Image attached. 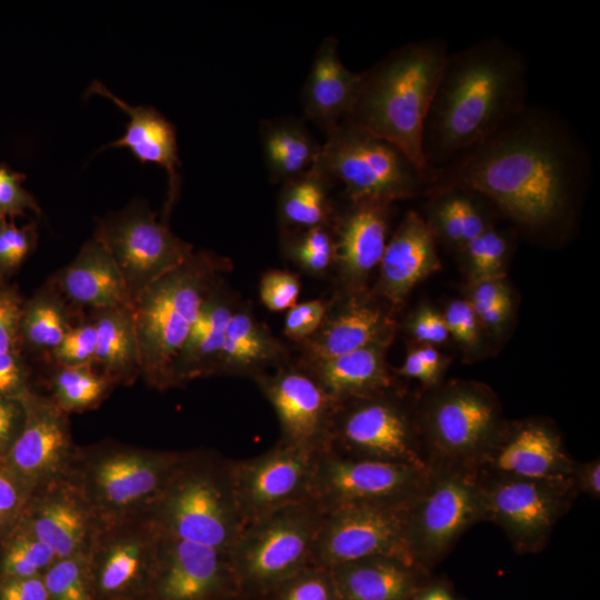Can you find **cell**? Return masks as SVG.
<instances>
[{
  "label": "cell",
  "instance_id": "obj_49",
  "mask_svg": "<svg viewBox=\"0 0 600 600\" xmlns=\"http://www.w3.org/2000/svg\"><path fill=\"white\" fill-rule=\"evenodd\" d=\"M328 302L319 299H313L297 303L287 311L283 324V333L290 340L303 342L321 326Z\"/></svg>",
  "mask_w": 600,
  "mask_h": 600
},
{
  "label": "cell",
  "instance_id": "obj_7",
  "mask_svg": "<svg viewBox=\"0 0 600 600\" xmlns=\"http://www.w3.org/2000/svg\"><path fill=\"white\" fill-rule=\"evenodd\" d=\"M183 456L126 446L77 451L69 478L99 520L119 518L148 511Z\"/></svg>",
  "mask_w": 600,
  "mask_h": 600
},
{
  "label": "cell",
  "instance_id": "obj_24",
  "mask_svg": "<svg viewBox=\"0 0 600 600\" xmlns=\"http://www.w3.org/2000/svg\"><path fill=\"white\" fill-rule=\"evenodd\" d=\"M390 321L380 307L358 297L328 303L324 319L310 338L301 342V363L327 360L358 349L388 343Z\"/></svg>",
  "mask_w": 600,
  "mask_h": 600
},
{
  "label": "cell",
  "instance_id": "obj_19",
  "mask_svg": "<svg viewBox=\"0 0 600 600\" xmlns=\"http://www.w3.org/2000/svg\"><path fill=\"white\" fill-rule=\"evenodd\" d=\"M146 600H237L228 552L162 534Z\"/></svg>",
  "mask_w": 600,
  "mask_h": 600
},
{
  "label": "cell",
  "instance_id": "obj_39",
  "mask_svg": "<svg viewBox=\"0 0 600 600\" xmlns=\"http://www.w3.org/2000/svg\"><path fill=\"white\" fill-rule=\"evenodd\" d=\"M57 559L47 543L17 526L0 541V581L42 576Z\"/></svg>",
  "mask_w": 600,
  "mask_h": 600
},
{
  "label": "cell",
  "instance_id": "obj_50",
  "mask_svg": "<svg viewBox=\"0 0 600 600\" xmlns=\"http://www.w3.org/2000/svg\"><path fill=\"white\" fill-rule=\"evenodd\" d=\"M30 387V368L24 354L0 352V397L20 400Z\"/></svg>",
  "mask_w": 600,
  "mask_h": 600
},
{
  "label": "cell",
  "instance_id": "obj_5",
  "mask_svg": "<svg viewBox=\"0 0 600 600\" xmlns=\"http://www.w3.org/2000/svg\"><path fill=\"white\" fill-rule=\"evenodd\" d=\"M147 512L162 534L228 552L244 527L230 459L211 451L184 452Z\"/></svg>",
  "mask_w": 600,
  "mask_h": 600
},
{
  "label": "cell",
  "instance_id": "obj_22",
  "mask_svg": "<svg viewBox=\"0 0 600 600\" xmlns=\"http://www.w3.org/2000/svg\"><path fill=\"white\" fill-rule=\"evenodd\" d=\"M99 522L80 489L67 477L33 492L17 526L47 543L57 558H66L88 552Z\"/></svg>",
  "mask_w": 600,
  "mask_h": 600
},
{
  "label": "cell",
  "instance_id": "obj_30",
  "mask_svg": "<svg viewBox=\"0 0 600 600\" xmlns=\"http://www.w3.org/2000/svg\"><path fill=\"white\" fill-rule=\"evenodd\" d=\"M361 82L340 60L337 40L326 39L318 49L303 91L306 116L328 129L349 114Z\"/></svg>",
  "mask_w": 600,
  "mask_h": 600
},
{
  "label": "cell",
  "instance_id": "obj_38",
  "mask_svg": "<svg viewBox=\"0 0 600 600\" xmlns=\"http://www.w3.org/2000/svg\"><path fill=\"white\" fill-rule=\"evenodd\" d=\"M112 383L93 366L57 367L51 378L50 397L67 414L96 407Z\"/></svg>",
  "mask_w": 600,
  "mask_h": 600
},
{
  "label": "cell",
  "instance_id": "obj_28",
  "mask_svg": "<svg viewBox=\"0 0 600 600\" xmlns=\"http://www.w3.org/2000/svg\"><path fill=\"white\" fill-rule=\"evenodd\" d=\"M222 281L203 301L196 321L172 362L170 388L217 374L227 326L238 308L234 298Z\"/></svg>",
  "mask_w": 600,
  "mask_h": 600
},
{
  "label": "cell",
  "instance_id": "obj_14",
  "mask_svg": "<svg viewBox=\"0 0 600 600\" xmlns=\"http://www.w3.org/2000/svg\"><path fill=\"white\" fill-rule=\"evenodd\" d=\"M417 420L428 467L471 469L501 426L494 400L462 386L434 396Z\"/></svg>",
  "mask_w": 600,
  "mask_h": 600
},
{
  "label": "cell",
  "instance_id": "obj_44",
  "mask_svg": "<svg viewBox=\"0 0 600 600\" xmlns=\"http://www.w3.org/2000/svg\"><path fill=\"white\" fill-rule=\"evenodd\" d=\"M461 249L478 282L498 278L509 251V240L492 227Z\"/></svg>",
  "mask_w": 600,
  "mask_h": 600
},
{
  "label": "cell",
  "instance_id": "obj_62",
  "mask_svg": "<svg viewBox=\"0 0 600 600\" xmlns=\"http://www.w3.org/2000/svg\"><path fill=\"white\" fill-rule=\"evenodd\" d=\"M237 600H257V599H253V598H249V597H244V596H241L240 598H238Z\"/></svg>",
  "mask_w": 600,
  "mask_h": 600
},
{
  "label": "cell",
  "instance_id": "obj_31",
  "mask_svg": "<svg viewBox=\"0 0 600 600\" xmlns=\"http://www.w3.org/2000/svg\"><path fill=\"white\" fill-rule=\"evenodd\" d=\"M298 366L309 373L337 404L392 387L384 363V343Z\"/></svg>",
  "mask_w": 600,
  "mask_h": 600
},
{
  "label": "cell",
  "instance_id": "obj_17",
  "mask_svg": "<svg viewBox=\"0 0 600 600\" xmlns=\"http://www.w3.org/2000/svg\"><path fill=\"white\" fill-rule=\"evenodd\" d=\"M318 453L279 440L261 454L230 459L234 494L244 526L287 506L312 499Z\"/></svg>",
  "mask_w": 600,
  "mask_h": 600
},
{
  "label": "cell",
  "instance_id": "obj_32",
  "mask_svg": "<svg viewBox=\"0 0 600 600\" xmlns=\"http://www.w3.org/2000/svg\"><path fill=\"white\" fill-rule=\"evenodd\" d=\"M284 344L249 307H238L226 330L217 374L256 378L271 367L287 364Z\"/></svg>",
  "mask_w": 600,
  "mask_h": 600
},
{
  "label": "cell",
  "instance_id": "obj_33",
  "mask_svg": "<svg viewBox=\"0 0 600 600\" xmlns=\"http://www.w3.org/2000/svg\"><path fill=\"white\" fill-rule=\"evenodd\" d=\"M97 332L94 363L112 384H131L141 377V354L132 306L93 310Z\"/></svg>",
  "mask_w": 600,
  "mask_h": 600
},
{
  "label": "cell",
  "instance_id": "obj_58",
  "mask_svg": "<svg viewBox=\"0 0 600 600\" xmlns=\"http://www.w3.org/2000/svg\"><path fill=\"white\" fill-rule=\"evenodd\" d=\"M411 600H467L446 577L433 573L414 592Z\"/></svg>",
  "mask_w": 600,
  "mask_h": 600
},
{
  "label": "cell",
  "instance_id": "obj_60",
  "mask_svg": "<svg viewBox=\"0 0 600 600\" xmlns=\"http://www.w3.org/2000/svg\"><path fill=\"white\" fill-rule=\"evenodd\" d=\"M511 308V302L493 304L478 311L476 314L481 321L490 327H497L501 324L507 318Z\"/></svg>",
  "mask_w": 600,
  "mask_h": 600
},
{
  "label": "cell",
  "instance_id": "obj_2",
  "mask_svg": "<svg viewBox=\"0 0 600 600\" xmlns=\"http://www.w3.org/2000/svg\"><path fill=\"white\" fill-rule=\"evenodd\" d=\"M528 72L524 54L498 37L449 51L423 128L429 177L528 104Z\"/></svg>",
  "mask_w": 600,
  "mask_h": 600
},
{
  "label": "cell",
  "instance_id": "obj_45",
  "mask_svg": "<svg viewBox=\"0 0 600 600\" xmlns=\"http://www.w3.org/2000/svg\"><path fill=\"white\" fill-rule=\"evenodd\" d=\"M97 332L92 320L73 324L49 353L57 367L93 366Z\"/></svg>",
  "mask_w": 600,
  "mask_h": 600
},
{
  "label": "cell",
  "instance_id": "obj_52",
  "mask_svg": "<svg viewBox=\"0 0 600 600\" xmlns=\"http://www.w3.org/2000/svg\"><path fill=\"white\" fill-rule=\"evenodd\" d=\"M449 333L466 344L477 339V314L470 301L457 300L449 304L444 314Z\"/></svg>",
  "mask_w": 600,
  "mask_h": 600
},
{
  "label": "cell",
  "instance_id": "obj_41",
  "mask_svg": "<svg viewBox=\"0 0 600 600\" xmlns=\"http://www.w3.org/2000/svg\"><path fill=\"white\" fill-rule=\"evenodd\" d=\"M284 244L290 259L307 273L320 276L334 264V236L327 226L302 229Z\"/></svg>",
  "mask_w": 600,
  "mask_h": 600
},
{
  "label": "cell",
  "instance_id": "obj_47",
  "mask_svg": "<svg viewBox=\"0 0 600 600\" xmlns=\"http://www.w3.org/2000/svg\"><path fill=\"white\" fill-rule=\"evenodd\" d=\"M301 283L298 276L286 270H269L259 282L261 303L272 312L288 311L298 302Z\"/></svg>",
  "mask_w": 600,
  "mask_h": 600
},
{
  "label": "cell",
  "instance_id": "obj_59",
  "mask_svg": "<svg viewBox=\"0 0 600 600\" xmlns=\"http://www.w3.org/2000/svg\"><path fill=\"white\" fill-rule=\"evenodd\" d=\"M398 372L401 376L418 379L423 384H427V386H431L437 382V380L420 362V360L417 358L413 351L408 353L402 366L398 369Z\"/></svg>",
  "mask_w": 600,
  "mask_h": 600
},
{
  "label": "cell",
  "instance_id": "obj_55",
  "mask_svg": "<svg viewBox=\"0 0 600 600\" xmlns=\"http://www.w3.org/2000/svg\"><path fill=\"white\" fill-rule=\"evenodd\" d=\"M412 332L418 340L428 343L443 342L450 334L444 318L430 309H423L416 316Z\"/></svg>",
  "mask_w": 600,
  "mask_h": 600
},
{
  "label": "cell",
  "instance_id": "obj_42",
  "mask_svg": "<svg viewBox=\"0 0 600 600\" xmlns=\"http://www.w3.org/2000/svg\"><path fill=\"white\" fill-rule=\"evenodd\" d=\"M38 243L36 221L18 226L0 218V281L10 279L21 269Z\"/></svg>",
  "mask_w": 600,
  "mask_h": 600
},
{
  "label": "cell",
  "instance_id": "obj_1",
  "mask_svg": "<svg viewBox=\"0 0 600 600\" xmlns=\"http://www.w3.org/2000/svg\"><path fill=\"white\" fill-rule=\"evenodd\" d=\"M592 174L588 147L558 111L527 104L492 134L431 172L427 193L470 189L530 231L561 223Z\"/></svg>",
  "mask_w": 600,
  "mask_h": 600
},
{
  "label": "cell",
  "instance_id": "obj_51",
  "mask_svg": "<svg viewBox=\"0 0 600 600\" xmlns=\"http://www.w3.org/2000/svg\"><path fill=\"white\" fill-rule=\"evenodd\" d=\"M28 498L19 483L0 467V541L18 524Z\"/></svg>",
  "mask_w": 600,
  "mask_h": 600
},
{
  "label": "cell",
  "instance_id": "obj_9",
  "mask_svg": "<svg viewBox=\"0 0 600 600\" xmlns=\"http://www.w3.org/2000/svg\"><path fill=\"white\" fill-rule=\"evenodd\" d=\"M422 489L406 511L410 559L432 571L474 524L486 522L481 486L468 468L429 466Z\"/></svg>",
  "mask_w": 600,
  "mask_h": 600
},
{
  "label": "cell",
  "instance_id": "obj_3",
  "mask_svg": "<svg viewBox=\"0 0 600 600\" xmlns=\"http://www.w3.org/2000/svg\"><path fill=\"white\" fill-rule=\"evenodd\" d=\"M448 53L447 41L438 37L396 49L361 73L356 101L343 119L393 144L427 180L423 128Z\"/></svg>",
  "mask_w": 600,
  "mask_h": 600
},
{
  "label": "cell",
  "instance_id": "obj_21",
  "mask_svg": "<svg viewBox=\"0 0 600 600\" xmlns=\"http://www.w3.org/2000/svg\"><path fill=\"white\" fill-rule=\"evenodd\" d=\"M253 380L276 412L280 441L316 452L329 448L337 403L309 373L287 363Z\"/></svg>",
  "mask_w": 600,
  "mask_h": 600
},
{
  "label": "cell",
  "instance_id": "obj_54",
  "mask_svg": "<svg viewBox=\"0 0 600 600\" xmlns=\"http://www.w3.org/2000/svg\"><path fill=\"white\" fill-rule=\"evenodd\" d=\"M0 600H49L42 576L0 581Z\"/></svg>",
  "mask_w": 600,
  "mask_h": 600
},
{
  "label": "cell",
  "instance_id": "obj_16",
  "mask_svg": "<svg viewBox=\"0 0 600 600\" xmlns=\"http://www.w3.org/2000/svg\"><path fill=\"white\" fill-rule=\"evenodd\" d=\"M22 429L0 461L30 497L39 489L69 477L76 459L68 414L50 397L29 390L21 399Z\"/></svg>",
  "mask_w": 600,
  "mask_h": 600
},
{
  "label": "cell",
  "instance_id": "obj_56",
  "mask_svg": "<svg viewBox=\"0 0 600 600\" xmlns=\"http://www.w3.org/2000/svg\"><path fill=\"white\" fill-rule=\"evenodd\" d=\"M571 481L579 494H587L592 499L600 498V459L596 458L588 461L574 460L571 474Z\"/></svg>",
  "mask_w": 600,
  "mask_h": 600
},
{
  "label": "cell",
  "instance_id": "obj_61",
  "mask_svg": "<svg viewBox=\"0 0 600 600\" xmlns=\"http://www.w3.org/2000/svg\"><path fill=\"white\" fill-rule=\"evenodd\" d=\"M413 352L426 369L431 373V376L437 380L441 366L438 351L430 346H426L416 349Z\"/></svg>",
  "mask_w": 600,
  "mask_h": 600
},
{
  "label": "cell",
  "instance_id": "obj_20",
  "mask_svg": "<svg viewBox=\"0 0 600 600\" xmlns=\"http://www.w3.org/2000/svg\"><path fill=\"white\" fill-rule=\"evenodd\" d=\"M574 460L553 428L529 420L500 426L470 470L479 480H559L570 478Z\"/></svg>",
  "mask_w": 600,
  "mask_h": 600
},
{
  "label": "cell",
  "instance_id": "obj_53",
  "mask_svg": "<svg viewBox=\"0 0 600 600\" xmlns=\"http://www.w3.org/2000/svg\"><path fill=\"white\" fill-rule=\"evenodd\" d=\"M24 421L21 400L0 397V461L17 440Z\"/></svg>",
  "mask_w": 600,
  "mask_h": 600
},
{
  "label": "cell",
  "instance_id": "obj_43",
  "mask_svg": "<svg viewBox=\"0 0 600 600\" xmlns=\"http://www.w3.org/2000/svg\"><path fill=\"white\" fill-rule=\"evenodd\" d=\"M259 600H340L330 569L309 566Z\"/></svg>",
  "mask_w": 600,
  "mask_h": 600
},
{
  "label": "cell",
  "instance_id": "obj_13",
  "mask_svg": "<svg viewBox=\"0 0 600 600\" xmlns=\"http://www.w3.org/2000/svg\"><path fill=\"white\" fill-rule=\"evenodd\" d=\"M160 533L148 512L100 520L87 552L96 600H146Z\"/></svg>",
  "mask_w": 600,
  "mask_h": 600
},
{
  "label": "cell",
  "instance_id": "obj_12",
  "mask_svg": "<svg viewBox=\"0 0 600 600\" xmlns=\"http://www.w3.org/2000/svg\"><path fill=\"white\" fill-rule=\"evenodd\" d=\"M486 522L498 526L518 554L542 551L580 496L571 478L559 480L484 479Z\"/></svg>",
  "mask_w": 600,
  "mask_h": 600
},
{
  "label": "cell",
  "instance_id": "obj_10",
  "mask_svg": "<svg viewBox=\"0 0 600 600\" xmlns=\"http://www.w3.org/2000/svg\"><path fill=\"white\" fill-rule=\"evenodd\" d=\"M390 390L338 403L328 449L350 458L428 467L418 420Z\"/></svg>",
  "mask_w": 600,
  "mask_h": 600
},
{
  "label": "cell",
  "instance_id": "obj_36",
  "mask_svg": "<svg viewBox=\"0 0 600 600\" xmlns=\"http://www.w3.org/2000/svg\"><path fill=\"white\" fill-rule=\"evenodd\" d=\"M263 153L273 181H288L309 171L320 146L298 120H279L262 129Z\"/></svg>",
  "mask_w": 600,
  "mask_h": 600
},
{
  "label": "cell",
  "instance_id": "obj_48",
  "mask_svg": "<svg viewBox=\"0 0 600 600\" xmlns=\"http://www.w3.org/2000/svg\"><path fill=\"white\" fill-rule=\"evenodd\" d=\"M23 300L16 284L0 281V352H22L19 324Z\"/></svg>",
  "mask_w": 600,
  "mask_h": 600
},
{
  "label": "cell",
  "instance_id": "obj_26",
  "mask_svg": "<svg viewBox=\"0 0 600 600\" xmlns=\"http://www.w3.org/2000/svg\"><path fill=\"white\" fill-rule=\"evenodd\" d=\"M340 600H411L432 574L393 554H376L329 568Z\"/></svg>",
  "mask_w": 600,
  "mask_h": 600
},
{
  "label": "cell",
  "instance_id": "obj_57",
  "mask_svg": "<svg viewBox=\"0 0 600 600\" xmlns=\"http://www.w3.org/2000/svg\"><path fill=\"white\" fill-rule=\"evenodd\" d=\"M508 302H511L510 297L498 278L478 281L470 301L476 313L490 306Z\"/></svg>",
  "mask_w": 600,
  "mask_h": 600
},
{
  "label": "cell",
  "instance_id": "obj_25",
  "mask_svg": "<svg viewBox=\"0 0 600 600\" xmlns=\"http://www.w3.org/2000/svg\"><path fill=\"white\" fill-rule=\"evenodd\" d=\"M351 203L334 233V264L347 288L359 284L380 263L387 244L390 204L372 200Z\"/></svg>",
  "mask_w": 600,
  "mask_h": 600
},
{
  "label": "cell",
  "instance_id": "obj_35",
  "mask_svg": "<svg viewBox=\"0 0 600 600\" xmlns=\"http://www.w3.org/2000/svg\"><path fill=\"white\" fill-rule=\"evenodd\" d=\"M429 194L433 202L430 221H426L434 237L438 234L461 249L493 227L479 202L483 198L481 194L461 187H449Z\"/></svg>",
  "mask_w": 600,
  "mask_h": 600
},
{
  "label": "cell",
  "instance_id": "obj_40",
  "mask_svg": "<svg viewBox=\"0 0 600 600\" xmlns=\"http://www.w3.org/2000/svg\"><path fill=\"white\" fill-rule=\"evenodd\" d=\"M49 600H96L87 553L58 558L42 574Z\"/></svg>",
  "mask_w": 600,
  "mask_h": 600
},
{
  "label": "cell",
  "instance_id": "obj_23",
  "mask_svg": "<svg viewBox=\"0 0 600 600\" xmlns=\"http://www.w3.org/2000/svg\"><path fill=\"white\" fill-rule=\"evenodd\" d=\"M92 94L108 98L129 116L124 133L98 151L106 148H127L141 163H156L167 171L169 189L161 218L167 221L180 184L176 127L156 108L144 104L131 106L99 80H93L84 92V97Z\"/></svg>",
  "mask_w": 600,
  "mask_h": 600
},
{
  "label": "cell",
  "instance_id": "obj_46",
  "mask_svg": "<svg viewBox=\"0 0 600 600\" xmlns=\"http://www.w3.org/2000/svg\"><path fill=\"white\" fill-rule=\"evenodd\" d=\"M26 179L23 172L0 162V218L14 221L28 213L41 214L37 199L23 187Z\"/></svg>",
  "mask_w": 600,
  "mask_h": 600
},
{
  "label": "cell",
  "instance_id": "obj_4",
  "mask_svg": "<svg viewBox=\"0 0 600 600\" xmlns=\"http://www.w3.org/2000/svg\"><path fill=\"white\" fill-rule=\"evenodd\" d=\"M231 268V261L208 250L193 251L182 263L148 286L132 303L141 354V377L168 389L172 362L201 306Z\"/></svg>",
  "mask_w": 600,
  "mask_h": 600
},
{
  "label": "cell",
  "instance_id": "obj_18",
  "mask_svg": "<svg viewBox=\"0 0 600 600\" xmlns=\"http://www.w3.org/2000/svg\"><path fill=\"white\" fill-rule=\"evenodd\" d=\"M408 506L356 504L324 512L311 566L329 569L376 554H393L412 561L404 539Z\"/></svg>",
  "mask_w": 600,
  "mask_h": 600
},
{
  "label": "cell",
  "instance_id": "obj_15",
  "mask_svg": "<svg viewBox=\"0 0 600 600\" xmlns=\"http://www.w3.org/2000/svg\"><path fill=\"white\" fill-rule=\"evenodd\" d=\"M430 467L357 459L329 449L317 457L312 499L323 512L356 504H409L422 489Z\"/></svg>",
  "mask_w": 600,
  "mask_h": 600
},
{
  "label": "cell",
  "instance_id": "obj_37",
  "mask_svg": "<svg viewBox=\"0 0 600 600\" xmlns=\"http://www.w3.org/2000/svg\"><path fill=\"white\" fill-rule=\"evenodd\" d=\"M328 183L312 169L286 181L279 199L282 223L300 229L327 226L331 212Z\"/></svg>",
  "mask_w": 600,
  "mask_h": 600
},
{
  "label": "cell",
  "instance_id": "obj_8",
  "mask_svg": "<svg viewBox=\"0 0 600 600\" xmlns=\"http://www.w3.org/2000/svg\"><path fill=\"white\" fill-rule=\"evenodd\" d=\"M311 169L341 183L351 202L391 203L413 197L428 183L398 148L347 120L329 129Z\"/></svg>",
  "mask_w": 600,
  "mask_h": 600
},
{
  "label": "cell",
  "instance_id": "obj_34",
  "mask_svg": "<svg viewBox=\"0 0 600 600\" xmlns=\"http://www.w3.org/2000/svg\"><path fill=\"white\" fill-rule=\"evenodd\" d=\"M72 326L68 300L50 279L23 300L19 324L22 353H50Z\"/></svg>",
  "mask_w": 600,
  "mask_h": 600
},
{
  "label": "cell",
  "instance_id": "obj_6",
  "mask_svg": "<svg viewBox=\"0 0 600 600\" xmlns=\"http://www.w3.org/2000/svg\"><path fill=\"white\" fill-rule=\"evenodd\" d=\"M323 513L309 499L243 527L228 551L242 596L259 600L311 566Z\"/></svg>",
  "mask_w": 600,
  "mask_h": 600
},
{
  "label": "cell",
  "instance_id": "obj_29",
  "mask_svg": "<svg viewBox=\"0 0 600 600\" xmlns=\"http://www.w3.org/2000/svg\"><path fill=\"white\" fill-rule=\"evenodd\" d=\"M64 298L93 310L131 306L123 277L104 243L93 234L52 278Z\"/></svg>",
  "mask_w": 600,
  "mask_h": 600
},
{
  "label": "cell",
  "instance_id": "obj_11",
  "mask_svg": "<svg viewBox=\"0 0 600 600\" xmlns=\"http://www.w3.org/2000/svg\"><path fill=\"white\" fill-rule=\"evenodd\" d=\"M93 234L114 259L131 306L148 286L194 251L191 243L170 230L167 221L157 219L142 198H134L122 209L106 213L98 220Z\"/></svg>",
  "mask_w": 600,
  "mask_h": 600
},
{
  "label": "cell",
  "instance_id": "obj_27",
  "mask_svg": "<svg viewBox=\"0 0 600 600\" xmlns=\"http://www.w3.org/2000/svg\"><path fill=\"white\" fill-rule=\"evenodd\" d=\"M379 292L399 303L423 278L439 268L436 238L417 212L406 214L380 260Z\"/></svg>",
  "mask_w": 600,
  "mask_h": 600
}]
</instances>
